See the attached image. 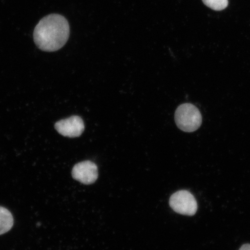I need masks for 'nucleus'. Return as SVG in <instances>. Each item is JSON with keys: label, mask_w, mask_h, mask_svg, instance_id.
Returning <instances> with one entry per match:
<instances>
[{"label": "nucleus", "mask_w": 250, "mask_h": 250, "mask_svg": "<svg viewBox=\"0 0 250 250\" xmlns=\"http://www.w3.org/2000/svg\"><path fill=\"white\" fill-rule=\"evenodd\" d=\"M70 36L68 21L59 14H51L42 19L34 30L33 38L43 51L55 52L61 49Z\"/></svg>", "instance_id": "nucleus-1"}, {"label": "nucleus", "mask_w": 250, "mask_h": 250, "mask_svg": "<svg viewBox=\"0 0 250 250\" xmlns=\"http://www.w3.org/2000/svg\"><path fill=\"white\" fill-rule=\"evenodd\" d=\"M175 122L177 127L184 132H195L201 126L202 115L196 106L190 103H184L177 108Z\"/></svg>", "instance_id": "nucleus-2"}, {"label": "nucleus", "mask_w": 250, "mask_h": 250, "mask_svg": "<svg viewBox=\"0 0 250 250\" xmlns=\"http://www.w3.org/2000/svg\"><path fill=\"white\" fill-rule=\"evenodd\" d=\"M171 208L177 213L192 216L198 210V204L191 193L181 190L173 193L170 198Z\"/></svg>", "instance_id": "nucleus-3"}, {"label": "nucleus", "mask_w": 250, "mask_h": 250, "mask_svg": "<svg viewBox=\"0 0 250 250\" xmlns=\"http://www.w3.org/2000/svg\"><path fill=\"white\" fill-rule=\"evenodd\" d=\"M55 127L59 134L70 138L80 137L85 129L83 119L74 115L70 118L57 122Z\"/></svg>", "instance_id": "nucleus-4"}, {"label": "nucleus", "mask_w": 250, "mask_h": 250, "mask_svg": "<svg viewBox=\"0 0 250 250\" xmlns=\"http://www.w3.org/2000/svg\"><path fill=\"white\" fill-rule=\"evenodd\" d=\"M73 179L79 182L89 185L95 182L98 178V168L96 165L89 161L80 162L74 166L72 170Z\"/></svg>", "instance_id": "nucleus-5"}, {"label": "nucleus", "mask_w": 250, "mask_h": 250, "mask_svg": "<svg viewBox=\"0 0 250 250\" xmlns=\"http://www.w3.org/2000/svg\"><path fill=\"white\" fill-rule=\"evenodd\" d=\"M14 226V218L8 209L0 206V235L8 232Z\"/></svg>", "instance_id": "nucleus-6"}, {"label": "nucleus", "mask_w": 250, "mask_h": 250, "mask_svg": "<svg viewBox=\"0 0 250 250\" xmlns=\"http://www.w3.org/2000/svg\"><path fill=\"white\" fill-rule=\"evenodd\" d=\"M204 4L214 11H220L228 5V0H202Z\"/></svg>", "instance_id": "nucleus-7"}, {"label": "nucleus", "mask_w": 250, "mask_h": 250, "mask_svg": "<svg viewBox=\"0 0 250 250\" xmlns=\"http://www.w3.org/2000/svg\"><path fill=\"white\" fill-rule=\"evenodd\" d=\"M239 250H250V245L246 244V245H243Z\"/></svg>", "instance_id": "nucleus-8"}]
</instances>
